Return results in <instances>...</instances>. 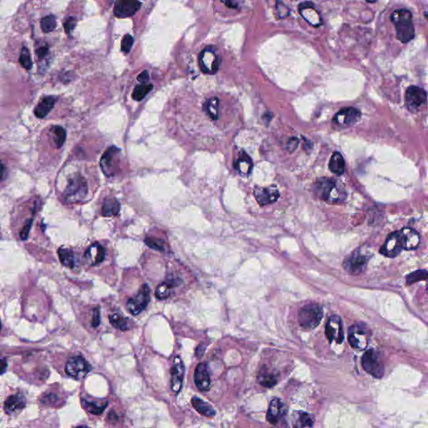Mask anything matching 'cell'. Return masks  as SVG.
Listing matches in <instances>:
<instances>
[{"mask_svg":"<svg viewBox=\"0 0 428 428\" xmlns=\"http://www.w3.org/2000/svg\"><path fill=\"white\" fill-rule=\"evenodd\" d=\"M121 205L115 197H107L103 203L102 214L105 217H112L119 214Z\"/></svg>","mask_w":428,"mask_h":428,"instance_id":"cell-29","label":"cell"},{"mask_svg":"<svg viewBox=\"0 0 428 428\" xmlns=\"http://www.w3.org/2000/svg\"><path fill=\"white\" fill-rule=\"evenodd\" d=\"M37 55L38 57L40 58V59H44L45 56H47V54L49 53V48L47 45H45V46H41L40 48L38 49L36 51Z\"/></svg>","mask_w":428,"mask_h":428,"instance_id":"cell-47","label":"cell"},{"mask_svg":"<svg viewBox=\"0 0 428 428\" xmlns=\"http://www.w3.org/2000/svg\"><path fill=\"white\" fill-rule=\"evenodd\" d=\"M31 224L32 220H29L28 223H26V225L24 227L22 231L20 233V238H21V240H25L28 238V234H29V230H30V228H31Z\"/></svg>","mask_w":428,"mask_h":428,"instance_id":"cell-45","label":"cell"},{"mask_svg":"<svg viewBox=\"0 0 428 428\" xmlns=\"http://www.w3.org/2000/svg\"><path fill=\"white\" fill-rule=\"evenodd\" d=\"M279 4H280V6L277 5V10L279 12V16L281 18L286 17L285 14H284V10L289 11V8L283 3H279Z\"/></svg>","mask_w":428,"mask_h":428,"instance_id":"cell-50","label":"cell"},{"mask_svg":"<svg viewBox=\"0 0 428 428\" xmlns=\"http://www.w3.org/2000/svg\"><path fill=\"white\" fill-rule=\"evenodd\" d=\"M325 335L330 342L341 344L344 340L343 327L341 317L330 316L325 325Z\"/></svg>","mask_w":428,"mask_h":428,"instance_id":"cell-14","label":"cell"},{"mask_svg":"<svg viewBox=\"0 0 428 428\" xmlns=\"http://www.w3.org/2000/svg\"><path fill=\"white\" fill-rule=\"evenodd\" d=\"M185 368L182 359L179 356L175 358L171 370V388L175 393L180 392L183 386Z\"/></svg>","mask_w":428,"mask_h":428,"instance_id":"cell-17","label":"cell"},{"mask_svg":"<svg viewBox=\"0 0 428 428\" xmlns=\"http://www.w3.org/2000/svg\"><path fill=\"white\" fill-rule=\"evenodd\" d=\"M394 25L397 38L401 43H408L415 37V28L412 21V14L408 9L395 10L391 16Z\"/></svg>","mask_w":428,"mask_h":428,"instance_id":"cell-2","label":"cell"},{"mask_svg":"<svg viewBox=\"0 0 428 428\" xmlns=\"http://www.w3.org/2000/svg\"><path fill=\"white\" fill-rule=\"evenodd\" d=\"M145 242H146V244L152 249L160 251V252L165 250L164 242L162 240H158L155 238H147L145 240Z\"/></svg>","mask_w":428,"mask_h":428,"instance_id":"cell-42","label":"cell"},{"mask_svg":"<svg viewBox=\"0 0 428 428\" xmlns=\"http://www.w3.org/2000/svg\"><path fill=\"white\" fill-rule=\"evenodd\" d=\"M1 328H2V324H1V321H0V330H1Z\"/></svg>","mask_w":428,"mask_h":428,"instance_id":"cell-57","label":"cell"},{"mask_svg":"<svg viewBox=\"0 0 428 428\" xmlns=\"http://www.w3.org/2000/svg\"><path fill=\"white\" fill-rule=\"evenodd\" d=\"M259 382L260 385H262L265 387L271 388L276 384V379L273 376V374H259Z\"/></svg>","mask_w":428,"mask_h":428,"instance_id":"cell-41","label":"cell"},{"mask_svg":"<svg viewBox=\"0 0 428 428\" xmlns=\"http://www.w3.org/2000/svg\"><path fill=\"white\" fill-rule=\"evenodd\" d=\"M7 366L8 364L5 359H0V374H3L6 372Z\"/></svg>","mask_w":428,"mask_h":428,"instance_id":"cell-52","label":"cell"},{"mask_svg":"<svg viewBox=\"0 0 428 428\" xmlns=\"http://www.w3.org/2000/svg\"><path fill=\"white\" fill-rule=\"evenodd\" d=\"M20 63L23 67L26 70H31L32 67H33L30 53L26 47H23L22 50L20 51Z\"/></svg>","mask_w":428,"mask_h":428,"instance_id":"cell-39","label":"cell"},{"mask_svg":"<svg viewBox=\"0 0 428 428\" xmlns=\"http://www.w3.org/2000/svg\"><path fill=\"white\" fill-rule=\"evenodd\" d=\"M105 256V248L99 243H94L85 252V259L89 265H96L101 264L104 260Z\"/></svg>","mask_w":428,"mask_h":428,"instance_id":"cell-24","label":"cell"},{"mask_svg":"<svg viewBox=\"0 0 428 428\" xmlns=\"http://www.w3.org/2000/svg\"><path fill=\"white\" fill-rule=\"evenodd\" d=\"M313 424H314L313 417L310 414L303 411H299L294 421V428H311Z\"/></svg>","mask_w":428,"mask_h":428,"instance_id":"cell-34","label":"cell"},{"mask_svg":"<svg viewBox=\"0 0 428 428\" xmlns=\"http://www.w3.org/2000/svg\"><path fill=\"white\" fill-rule=\"evenodd\" d=\"M150 302V289L147 285H143L139 290L138 294L127 302V310L133 316H137L142 312Z\"/></svg>","mask_w":428,"mask_h":428,"instance_id":"cell-12","label":"cell"},{"mask_svg":"<svg viewBox=\"0 0 428 428\" xmlns=\"http://www.w3.org/2000/svg\"><path fill=\"white\" fill-rule=\"evenodd\" d=\"M298 145H299V140L297 138H293L290 139L289 141H288V151L290 152H293L294 151H295L296 148L298 147Z\"/></svg>","mask_w":428,"mask_h":428,"instance_id":"cell-46","label":"cell"},{"mask_svg":"<svg viewBox=\"0 0 428 428\" xmlns=\"http://www.w3.org/2000/svg\"><path fill=\"white\" fill-rule=\"evenodd\" d=\"M372 253L366 247L358 248L344 262V267L346 270L352 274H359L362 273L368 265Z\"/></svg>","mask_w":428,"mask_h":428,"instance_id":"cell-3","label":"cell"},{"mask_svg":"<svg viewBox=\"0 0 428 428\" xmlns=\"http://www.w3.org/2000/svg\"><path fill=\"white\" fill-rule=\"evenodd\" d=\"M58 254H59V260L62 263V265L68 268H74L76 260L72 251L67 248H61L58 250Z\"/></svg>","mask_w":428,"mask_h":428,"instance_id":"cell-36","label":"cell"},{"mask_svg":"<svg viewBox=\"0 0 428 428\" xmlns=\"http://www.w3.org/2000/svg\"><path fill=\"white\" fill-rule=\"evenodd\" d=\"M205 345L201 344L200 346H198V347L196 349V356H197V358H199V359L203 357V354L205 352Z\"/></svg>","mask_w":428,"mask_h":428,"instance_id":"cell-51","label":"cell"},{"mask_svg":"<svg viewBox=\"0 0 428 428\" xmlns=\"http://www.w3.org/2000/svg\"><path fill=\"white\" fill-rule=\"evenodd\" d=\"M88 428V427H86V426H80V427H78V428Z\"/></svg>","mask_w":428,"mask_h":428,"instance_id":"cell-56","label":"cell"},{"mask_svg":"<svg viewBox=\"0 0 428 428\" xmlns=\"http://www.w3.org/2000/svg\"><path fill=\"white\" fill-rule=\"evenodd\" d=\"M82 407L90 414L100 416L103 413L108 406L107 401H89L85 398H81Z\"/></svg>","mask_w":428,"mask_h":428,"instance_id":"cell-25","label":"cell"},{"mask_svg":"<svg viewBox=\"0 0 428 428\" xmlns=\"http://www.w3.org/2000/svg\"><path fill=\"white\" fill-rule=\"evenodd\" d=\"M133 42H134L133 37L131 34H126L121 41V51L125 54L129 53L131 49L133 47Z\"/></svg>","mask_w":428,"mask_h":428,"instance_id":"cell-43","label":"cell"},{"mask_svg":"<svg viewBox=\"0 0 428 428\" xmlns=\"http://www.w3.org/2000/svg\"><path fill=\"white\" fill-rule=\"evenodd\" d=\"M90 371H91V366L81 356L71 358L65 366L66 374L76 380H80L85 378Z\"/></svg>","mask_w":428,"mask_h":428,"instance_id":"cell-10","label":"cell"},{"mask_svg":"<svg viewBox=\"0 0 428 428\" xmlns=\"http://www.w3.org/2000/svg\"><path fill=\"white\" fill-rule=\"evenodd\" d=\"M428 278V272L427 270H417L413 273H410L406 276V283L407 285H411L415 282L426 280Z\"/></svg>","mask_w":428,"mask_h":428,"instance_id":"cell-40","label":"cell"},{"mask_svg":"<svg viewBox=\"0 0 428 428\" xmlns=\"http://www.w3.org/2000/svg\"><path fill=\"white\" fill-rule=\"evenodd\" d=\"M203 110L213 120L216 121L218 119L219 100L217 97L209 99L203 105Z\"/></svg>","mask_w":428,"mask_h":428,"instance_id":"cell-31","label":"cell"},{"mask_svg":"<svg viewBox=\"0 0 428 428\" xmlns=\"http://www.w3.org/2000/svg\"><path fill=\"white\" fill-rule=\"evenodd\" d=\"M87 183L80 175H76L69 181L65 189V201L69 203H78L87 194Z\"/></svg>","mask_w":428,"mask_h":428,"instance_id":"cell-5","label":"cell"},{"mask_svg":"<svg viewBox=\"0 0 428 428\" xmlns=\"http://www.w3.org/2000/svg\"><path fill=\"white\" fill-rule=\"evenodd\" d=\"M137 80L141 84H147V82L149 80V75L147 71H142L138 76H137Z\"/></svg>","mask_w":428,"mask_h":428,"instance_id":"cell-49","label":"cell"},{"mask_svg":"<svg viewBox=\"0 0 428 428\" xmlns=\"http://www.w3.org/2000/svg\"><path fill=\"white\" fill-rule=\"evenodd\" d=\"M40 26H41L43 32L51 33L56 27V19L53 15H49V16L43 18L40 21Z\"/></svg>","mask_w":428,"mask_h":428,"instance_id":"cell-38","label":"cell"},{"mask_svg":"<svg viewBox=\"0 0 428 428\" xmlns=\"http://www.w3.org/2000/svg\"><path fill=\"white\" fill-rule=\"evenodd\" d=\"M225 4L230 8H237V3L234 2H225Z\"/></svg>","mask_w":428,"mask_h":428,"instance_id":"cell-55","label":"cell"},{"mask_svg":"<svg viewBox=\"0 0 428 428\" xmlns=\"http://www.w3.org/2000/svg\"><path fill=\"white\" fill-rule=\"evenodd\" d=\"M121 154V150L116 147H110L104 152L101 159L102 172L107 177L115 175L117 167V160Z\"/></svg>","mask_w":428,"mask_h":428,"instance_id":"cell-13","label":"cell"},{"mask_svg":"<svg viewBox=\"0 0 428 428\" xmlns=\"http://www.w3.org/2000/svg\"><path fill=\"white\" fill-rule=\"evenodd\" d=\"M253 161L251 158L248 157L245 152H242L240 154L239 158L234 162V168L240 172V174L243 176H248L250 174L253 169Z\"/></svg>","mask_w":428,"mask_h":428,"instance_id":"cell-26","label":"cell"},{"mask_svg":"<svg viewBox=\"0 0 428 428\" xmlns=\"http://www.w3.org/2000/svg\"><path fill=\"white\" fill-rule=\"evenodd\" d=\"M141 3L135 0H119L114 6V14L117 18L132 16L138 11Z\"/></svg>","mask_w":428,"mask_h":428,"instance_id":"cell-18","label":"cell"},{"mask_svg":"<svg viewBox=\"0 0 428 428\" xmlns=\"http://www.w3.org/2000/svg\"><path fill=\"white\" fill-rule=\"evenodd\" d=\"M76 26V20L75 18H68L65 24H64V28L66 34H71Z\"/></svg>","mask_w":428,"mask_h":428,"instance_id":"cell-44","label":"cell"},{"mask_svg":"<svg viewBox=\"0 0 428 428\" xmlns=\"http://www.w3.org/2000/svg\"><path fill=\"white\" fill-rule=\"evenodd\" d=\"M107 419L109 420L110 423H116L118 421V417H117L116 413H115V411H111L109 412Z\"/></svg>","mask_w":428,"mask_h":428,"instance_id":"cell-53","label":"cell"},{"mask_svg":"<svg viewBox=\"0 0 428 428\" xmlns=\"http://www.w3.org/2000/svg\"><path fill=\"white\" fill-rule=\"evenodd\" d=\"M254 194L257 202L260 206L276 203L277 200L279 198V196H280L279 190L277 188V187L274 186V185L268 187H256L254 189Z\"/></svg>","mask_w":428,"mask_h":428,"instance_id":"cell-16","label":"cell"},{"mask_svg":"<svg viewBox=\"0 0 428 428\" xmlns=\"http://www.w3.org/2000/svg\"><path fill=\"white\" fill-rule=\"evenodd\" d=\"M176 285H178V283H174L172 280L161 283L156 290V297L159 299H167L171 295L172 287Z\"/></svg>","mask_w":428,"mask_h":428,"instance_id":"cell-32","label":"cell"},{"mask_svg":"<svg viewBox=\"0 0 428 428\" xmlns=\"http://www.w3.org/2000/svg\"><path fill=\"white\" fill-rule=\"evenodd\" d=\"M220 59L213 46L204 49L199 54V65L203 72L214 75L218 71Z\"/></svg>","mask_w":428,"mask_h":428,"instance_id":"cell-9","label":"cell"},{"mask_svg":"<svg viewBox=\"0 0 428 428\" xmlns=\"http://www.w3.org/2000/svg\"><path fill=\"white\" fill-rule=\"evenodd\" d=\"M361 365L364 370L374 377H382L384 374V366L377 353L374 349H368L361 358Z\"/></svg>","mask_w":428,"mask_h":428,"instance_id":"cell-8","label":"cell"},{"mask_svg":"<svg viewBox=\"0 0 428 428\" xmlns=\"http://www.w3.org/2000/svg\"><path fill=\"white\" fill-rule=\"evenodd\" d=\"M402 248L405 250H412L419 245V234L416 230L410 228H404L400 231Z\"/></svg>","mask_w":428,"mask_h":428,"instance_id":"cell-22","label":"cell"},{"mask_svg":"<svg viewBox=\"0 0 428 428\" xmlns=\"http://www.w3.org/2000/svg\"><path fill=\"white\" fill-rule=\"evenodd\" d=\"M329 168L334 174L338 176L343 174L345 172V160L340 152L333 153L329 162Z\"/></svg>","mask_w":428,"mask_h":428,"instance_id":"cell-30","label":"cell"},{"mask_svg":"<svg viewBox=\"0 0 428 428\" xmlns=\"http://www.w3.org/2000/svg\"><path fill=\"white\" fill-rule=\"evenodd\" d=\"M153 89V85L151 84H141L136 85L133 90V98L135 101L140 102L142 99L147 96V94Z\"/></svg>","mask_w":428,"mask_h":428,"instance_id":"cell-37","label":"cell"},{"mask_svg":"<svg viewBox=\"0 0 428 428\" xmlns=\"http://www.w3.org/2000/svg\"><path fill=\"white\" fill-rule=\"evenodd\" d=\"M56 102V98L54 96H47L43 99L34 109V115L38 118H44L47 116L50 111L53 109Z\"/></svg>","mask_w":428,"mask_h":428,"instance_id":"cell-28","label":"cell"},{"mask_svg":"<svg viewBox=\"0 0 428 428\" xmlns=\"http://www.w3.org/2000/svg\"><path fill=\"white\" fill-rule=\"evenodd\" d=\"M299 9V13L304 17V20H306V21L310 23L311 26L318 27L322 25V18L321 14L312 3L308 2L300 3Z\"/></svg>","mask_w":428,"mask_h":428,"instance_id":"cell-21","label":"cell"},{"mask_svg":"<svg viewBox=\"0 0 428 428\" xmlns=\"http://www.w3.org/2000/svg\"><path fill=\"white\" fill-rule=\"evenodd\" d=\"M51 135L54 143L55 144L58 148L62 147L66 139V132L63 127L59 126L52 127L51 129Z\"/></svg>","mask_w":428,"mask_h":428,"instance_id":"cell-35","label":"cell"},{"mask_svg":"<svg viewBox=\"0 0 428 428\" xmlns=\"http://www.w3.org/2000/svg\"><path fill=\"white\" fill-rule=\"evenodd\" d=\"M313 190L320 199L332 204L342 203L347 197L342 184L331 178H319L314 183Z\"/></svg>","mask_w":428,"mask_h":428,"instance_id":"cell-1","label":"cell"},{"mask_svg":"<svg viewBox=\"0 0 428 428\" xmlns=\"http://www.w3.org/2000/svg\"><path fill=\"white\" fill-rule=\"evenodd\" d=\"M361 118V113L355 107H346L335 114L333 118V126L341 129L353 127Z\"/></svg>","mask_w":428,"mask_h":428,"instance_id":"cell-7","label":"cell"},{"mask_svg":"<svg viewBox=\"0 0 428 428\" xmlns=\"http://www.w3.org/2000/svg\"><path fill=\"white\" fill-rule=\"evenodd\" d=\"M3 173H4V166L0 162V180L3 178Z\"/></svg>","mask_w":428,"mask_h":428,"instance_id":"cell-54","label":"cell"},{"mask_svg":"<svg viewBox=\"0 0 428 428\" xmlns=\"http://www.w3.org/2000/svg\"><path fill=\"white\" fill-rule=\"evenodd\" d=\"M402 243L401 240L400 231L390 234L384 245L380 248V254L388 258H395L400 254L402 250Z\"/></svg>","mask_w":428,"mask_h":428,"instance_id":"cell-15","label":"cell"},{"mask_svg":"<svg viewBox=\"0 0 428 428\" xmlns=\"http://www.w3.org/2000/svg\"><path fill=\"white\" fill-rule=\"evenodd\" d=\"M191 402L195 410L201 415L207 417H215L216 411L214 410L213 406L205 401L202 400L199 397H193L191 400Z\"/></svg>","mask_w":428,"mask_h":428,"instance_id":"cell-27","label":"cell"},{"mask_svg":"<svg viewBox=\"0 0 428 428\" xmlns=\"http://www.w3.org/2000/svg\"><path fill=\"white\" fill-rule=\"evenodd\" d=\"M286 411L287 410L284 402L279 398H273L271 401L267 411L266 418L268 422H269L271 424H277L279 420L285 416Z\"/></svg>","mask_w":428,"mask_h":428,"instance_id":"cell-20","label":"cell"},{"mask_svg":"<svg viewBox=\"0 0 428 428\" xmlns=\"http://www.w3.org/2000/svg\"><path fill=\"white\" fill-rule=\"evenodd\" d=\"M194 383L200 392H208L210 390L211 378L207 364L197 365L194 372Z\"/></svg>","mask_w":428,"mask_h":428,"instance_id":"cell-19","label":"cell"},{"mask_svg":"<svg viewBox=\"0 0 428 428\" xmlns=\"http://www.w3.org/2000/svg\"><path fill=\"white\" fill-rule=\"evenodd\" d=\"M26 406V397L22 394L18 393V394L12 395L6 399L4 402V411L7 414H14L22 411Z\"/></svg>","mask_w":428,"mask_h":428,"instance_id":"cell-23","label":"cell"},{"mask_svg":"<svg viewBox=\"0 0 428 428\" xmlns=\"http://www.w3.org/2000/svg\"><path fill=\"white\" fill-rule=\"evenodd\" d=\"M323 318V310L319 304H306L299 310V323L305 330L318 326Z\"/></svg>","mask_w":428,"mask_h":428,"instance_id":"cell-4","label":"cell"},{"mask_svg":"<svg viewBox=\"0 0 428 428\" xmlns=\"http://www.w3.org/2000/svg\"><path fill=\"white\" fill-rule=\"evenodd\" d=\"M371 336V330L365 323L360 322L349 327V342L354 349H366L369 344Z\"/></svg>","mask_w":428,"mask_h":428,"instance_id":"cell-6","label":"cell"},{"mask_svg":"<svg viewBox=\"0 0 428 428\" xmlns=\"http://www.w3.org/2000/svg\"><path fill=\"white\" fill-rule=\"evenodd\" d=\"M110 322L113 326L118 330H122V331L131 329L132 321H130L129 319L127 318V317H124V316L118 315V314H115V315L110 316Z\"/></svg>","mask_w":428,"mask_h":428,"instance_id":"cell-33","label":"cell"},{"mask_svg":"<svg viewBox=\"0 0 428 428\" xmlns=\"http://www.w3.org/2000/svg\"><path fill=\"white\" fill-rule=\"evenodd\" d=\"M428 96L423 88L411 85L406 90L405 103L411 112H417L423 105L427 104Z\"/></svg>","mask_w":428,"mask_h":428,"instance_id":"cell-11","label":"cell"},{"mask_svg":"<svg viewBox=\"0 0 428 428\" xmlns=\"http://www.w3.org/2000/svg\"><path fill=\"white\" fill-rule=\"evenodd\" d=\"M100 321H101L100 310H99V309H95L94 310L93 319H92V326H98L99 324H100Z\"/></svg>","mask_w":428,"mask_h":428,"instance_id":"cell-48","label":"cell"}]
</instances>
